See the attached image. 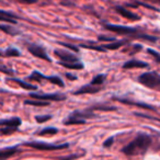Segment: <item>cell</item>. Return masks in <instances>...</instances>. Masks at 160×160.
I'll return each instance as SVG.
<instances>
[{"label": "cell", "instance_id": "cell-20", "mask_svg": "<svg viewBox=\"0 0 160 160\" xmlns=\"http://www.w3.org/2000/svg\"><path fill=\"white\" fill-rule=\"evenodd\" d=\"M24 104H28V105H34V107H47L49 105V102L47 101H41V100H25L24 101Z\"/></svg>", "mask_w": 160, "mask_h": 160}, {"label": "cell", "instance_id": "cell-12", "mask_svg": "<svg viewBox=\"0 0 160 160\" xmlns=\"http://www.w3.org/2000/svg\"><path fill=\"white\" fill-rule=\"evenodd\" d=\"M147 67H148L147 62H144L138 59H131V60H128V62H124L122 68L123 69H135V68H147Z\"/></svg>", "mask_w": 160, "mask_h": 160}, {"label": "cell", "instance_id": "cell-7", "mask_svg": "<svg viewBox=\"0 0 160 160\" xmlns=\"http://www.w3.org/2000/svg\"><path fill=\"white\" fill-rule=\"evenodd\" d=\"M54 54H55V56L58 59H60V62H78L80 60L78 56L66 51V49H55Z\"/></svg>", "mask_w": 160, "mask_h": 160}, {"label": "cell", "instance_id": "cell-36", "mask_svg": "<svg viewBox=\"0 0 160 160\" xmlns=\"http://www.w3.org/2000/svg\"><path fill=\"white\" fill-rule=\"evenodd\" d=\"M22 3H27V5H31V3H35L38 0H18Z\"/></svg>", "mask_w": 160, "mask_h": 160}, {"label": "cell", "instance_id": "cell-40", "mask_svg": "<svg viewBox=\"0 0 160 160\" xmlns=\"http://www.w3.org/2000/svg\"><path fill=\"white\" fill-rule=\"evenodd\" d=\"M1 55H2V54H1V52H0V56H1Z\"/></svg>", "mask_w": 160, "mask_h": 160}, {"label": "cell", "instance_id": "cell-24", "mask_svg": "<svg viewBox=\"0 0 160 160\" xmlns=\"http://www.w3.org/2000/svg\"><path fill=\"white\" fill-rule=\"evenodd\" d=\"M58 133V129L55 127H46V128H43L41 132H38V135L40 136H46V135H55Z\"/></svg>", "mask_w": 160, "mask_h": 160}, {"label": "cell", "instance_id": "cell-1", "mask_svg": "<svg viewBox=\"0 0 160 160\" xmlns=\"http://www.w3.org/2000/svg\"><path fill=\"white\" fill-rule=\"evenodd\" d=\"M151 144V138L149 135L140 133L122 149L126 156H140L144 155Z\"/></svg>", "mask_w": 160, "mask_h": 160}, {"label": "cell", "instance_id": "cell-13", "mask_svg": "<svg viewBox=\"0 0 160 160\" xmlns=\"http://www.w3.org/2000/svg\"><path fill=\"white\" fill-rule=\"evenodd\" d=\"M21 125V120L19 118H12L9 120L0 121V126L2 127H10V128L18 129V127Z\"/></svg>", "mask_w": 160, "mask_h": 160}, {"label": "cell", "instance_id": "cell-26", "mask_svg": "<svg viewBox=\"0 0 160 160\" xmlns=\"http://www.w3.org/2000/svg\"><path fill=\"white\" fill-rule=\"evenodd\" d=\"M59 45H62V46L66 47V48H69L71 49L72 52H75V53H78L79 52V47L76 46L75 44H71V43H66V42H57Z\"/></svg>", "mask_w": 160, "mask_h": 160}, {"label": "cell", "instance_id": "cell-4", "mask_svg": "<svg viewBox=\"0 0 160 160\" xmlns=\"http://www.w3.org/2000/svg\"><path fill=\"white\" fill-rule=\"evenodd\" d=\"M138 82L149 89L160 91V75L156 71H147L138 77Z\"/></svg>", "mask_w": 160, "mask_h": 160}, {"label": "cell", "instance_id": "cell-34", "mask_svg": "<svg viewBox=\"0 0 160 160\" xmlns=\"http://www.w3.org/2000/svg\"><path fill=\"white\" fill-rule=\"evenodd\" d=\"M0 71L7 73V75H13V70L12 69L7 68V67H3V66H0Z\"/></svg>", "mask_w": 160, "mask_h": 160}, {"label": "cell", "instance_id": "cell-22", "mask_svg": "<svg viewBox=\"0 0 160 160\" xmlns=\"http://www.w3.org/2000/svg\"><path fill=\"white\" fill-rule=\"evenodd\" d=\"M46 80L49 81L53 85H56L58 87H64V81L62 80V78H59L58 76H51V77H46Z\"/></svg>", "mask_w": 160, "mask_h": 160}, {"label": "cell", "instance_id": "cell-23", "mask_svg": "<svg viewBox=\"0 0 160 160\" xmlns=\"http://www.w3.org/2000/svg\"><path fill=\"white\" fill-rule=\"evenodd\" d=\"M10 80H12V81H14V82H17L19 86H21V87L24 88V89H27V90H35V89H36L35 86L30 85V83H27V82H24V81H22V80L14 79V78H10Z\"/></svg>", "mask_w": 160, "mask_h": 160}, {"label": "cell", "instance_id": "cell-28", "mask_svg": "<svg viewBox=\"0 0 160 160\" xmlns=\"http://www.w3.org/2000/svg\"><path fill=\"white\" fill-rule=\"evenodd\" d=\"M147 52H148L149 55H151L153 58H155L156 62L160 64V54L158 53V52H156L155 49H151V48H148V49H147Z\"/></svg>", "mask_w": 160, "mask_h": 160}, {"label": "cell", "instance_id": "cell-25", "mask_svg": "<svg viewBox=\"0 0 160 160\" xmlns=\"http://www.w3.org/2000/svg\"><path fill=\"white\" fill-rule=\"evenodd\" d=\"M105 80V75H97L90 83L93 86H102Z\"/></svg>", "mask_w": 160, "mask_h": 160}, {"label": "cell", "instance_id": "cell-21", "mask_svg": "<svg viewBox=\"0 0 160 160\" xmlns=\"http://www.w3.org/2000/svg\"><path fill=\"white\" fill-rule=\"evenodd\" d=\"M29 80L41 82V81H43V80H46V76H44L43 73L38 72V71H33V72L29 76Z\"/></svg>", "mask_w": 160, "mask_h": 160}, {"label": "cell", "instance_id": "cell-35", "mask_svg": "<svg viewBox=\"0 0 160 160\" xmlns=\"http://www.w3.org/2000/svg\"><path fill=\"white\" fill-rule=\"evenodd\" d=\"M113 142H114V138L110 137L109 139H107L104 142H103V147H105V148H108V147H111L112 144H113Z\"/></svg>", "mask_w": 160, "mask_h": 160}, {"label": "cell", "instance_id": "cell-29", "mask_svg": "<svg viewBox=\"0 0 160 160\" xmlns=\"http://www.w3.org/2000/svg\"><path fill=\"white\" fill-rule=\"evenodd\" d=\"M0 21H5V22H8L10 24H17L16 19H11L7 16H0Z\"/></svg>", "mask_w": 160, "mask_h": 160}, {"label": "cell", "instance_id": "cell-17", "mask_svg": "<svg viewBox=\"0 0 160 160\" xmlns=\"http://www.w3.org/2000/svg\"><path fill=\"white\" fill-rule=\"evenodd\" d=\"M59 65L67 69H72V70H80V69L83 68V64L82 62H59Z\"/></svg>", "mask_w": 160, "mask_h": 160}, {"label": "cell", "instance_id": "cell-6", "mask_svg": "<svg viewBox=\"0 0 160 160\" xmlns=\"http://www.w3.org/2000/svg\"><path fill=\"white\" fill-rule=\"evenodd\" d=\"M30 97L34 100L41 101H64L67 97L62 93H30Z\"/></svg>", "mask_w": 160, "mask_h": 160}, {"label": "cell", "instance_id": "cell-32", "mask_svg": "<svg viewBox=\"0 0 160 160\" xmlns=\"http://www.w3.org/2000/svg\"><path fill=\"white\" fill-rule=\"evenodd\" d=\"M0 16H7V17H9V18H11V19H18V17L16 16V14H13V13H11V12H7V11H3V10H0Z\"/></svg>", "mask_w": 160, "mask_h": 160}, {"label": "cell", "instance_id": "cell-19", "mask_svg": "<svg viewBox=\"0 0 160 160\" xmlns=\"http://www.w3.org/2000/svg\"><path fill=\"white\" fill-rule=\"evenodd\" d=\"M91 111H115L116 108L115 107H109V105H103V104H94L92 107L89 108Z\"/></svg>", "mask_w": 160, "mask_h": 160}, {"label": "cell", "instance_id": "cell-18", "mask_svg": "<svg viewBox=\"0 0 160 160\" xmlns=\"http://www.w3.org/2000/svg\"><path fill=\"white\" fill-rule=\"evenodd\" d=\"M80 47H83V48H88V49H93V51L97 52H102V53H105L107 49L103 48L102 45H97L96 43H91V44H79Z\"/></svg>", "mask_w": 160, "mask_h": 160}, {"label": "cell", "instance_id": "cell-14", "mask_svg": "<svg viewBox=\"0 0 160 160\" xmlns=\"http://www.w3.org/2000/svg\"><path fill=\"white\" fill-rule=\"evenodd\" d=\"M18 148L17 147H10V148H5V149H0V160H6L8 158L14 156L18 152Z\"/></svg>", "mask_w": 160, "mask_h": 160}, {"label": "cell", "instance_id": "cell-33", "mask_svg": "<svg viewBox=\"0 0 160 160\" xmlns=\"http://www.w3.org/2000/svg\"><path fill=\"white\" fill-rule=\"evenodd\" d=\"M136 116H139V118H150V120H156L158 122H160V118H153V116H149V115H146V114H142V113H134Z\"/></svg>", "mask_w": 160, "mask_h": 160}, {"label": "cell", "instance_id": "cell-5", "mask_svg": "<svg viewBox=\"0 0 160 160\" xmlns=\"http://www.w3.org/2000/svg\"><path fill=\"white\" fill-rule=\"evenodd\" d=\"M27 146L31 147V148L38 149V150H59V149L68 148V144H62V145H56V144H48V142H27Z\"/></svg>", "mask_w": 160, "mask_h": 160}, {"label": "cell", "instance_id": "cell-15", "mask_svg": "<svg viewBox=\"0 0 160 160\" xmlns=\"http://www.w3.org/2000/svg\"><path fill=\"white\" fill-rule=\"evenodd\" d=\"M128 43V40H121V41H115L114 43H108V44L105 45H102L103 48H105L108 51V49H110V51H115V49H118L120 47H122L123 45L127 44Z\"/></svg>", "mask_w": 160, "mask_h": 160}, {"label": "cell", "instance_id": "cell-16", "mask_svg": "<svg viewBox=\"0 0 160 160\" xmlns=\"http://www.w3.org/2000/svg\"><path fill=\"white\" fill-rule=\"evenodd\" d=\"M0 30L2 32H5L6 34H9V35H18L20 34V31L18 29L13 27V25H8V24H0Z\"/></svg>", "mask_w": 160, "mask_h": 160}, {"label": "cell", "instance_id": "cell-9", "mask_svg": "<svg viewBox=\"0 0 160 160\" xmlns=\"http://www.w3.org/2000/svg\"><path fill=\"white\" fill-rule=\"evenodd\" d=\"M103 89V86H93L91 83L89 85H85L82 87H80L79 89L75 90L72 92L73 96H82V94H93L97 92L101 91Z\"/></svg>", "mask_w": 160, "mask_h": 160}, {"label": "cell", "instance_id": "cell-3", "mask_svg": "<svg viewBox=\"0 0 160 160\" xmlns=\"http://www.w3.org/2000/svg\"><path fill=\"white\" fill-rule=\"evenodd\" d=\"M96 118V114L93 113V111L88 108L86 110H82V111H73L71 112L70 114L68 115V118L64 120V125H78V124H85L87 123L86 121L88 118Z\"/></svg>", "mask_w": 160, "mask_h": 160}, {"label": "cell", "instance_id": "cell-39", "mask_svg": "<svg viewBox=\"0 0 160 160\" xmlns=\"http://www.w3.org/2000/svg\"><path fill=\"white\" fill-rule=\"evenodd\" d=\"M78 156H70V157H62L60 158V160H70V159H75V158H77Z\"/></svg>", "mask_w": 160, "mask_h": 160}, {"label": "cell", "instance_id": "cell-38", "mask_svg": "<svg viewBox=\"0 0 160 160\" xmlns=\"http://www.w3.org/2000/svg\"><path fill=\"white\" fill-rule=\"evenodd\" d=\"M66 77L68 78L69 80H77V79H78V78H77V76L70 75V73H68V72L66 73Z\"/></svg>", "mask_w": 160, "mask_h": 160}, {"label": "cell", "instance_id": "cell-11", "mask_svg": "<svg viewBox=\"0 0 160 160\" xmlns=\"http://www.w3.org/2000/svg\"><path fill=\"white\" fill-rule=\"evenodd\" d=\"M114 10H115L118 14H121L122 17H124L125 19H128V20L139 21L140 19H142L138 14L134 13V12L129 11L128 9H126V8H124V7H121V6H116V7H114Z\"/></svg>", "mask_w": 160, "mask_h": 160}, {"label": "cell", "instance_id": "cell-10", "mask_svg": "<svg viewBox=\"0 0 160 160\" xmlns=\"http://www.w3.org/2000/svg\"><path fill=\"white\" fill-rule=\"evenodd\" d=\"M116 101L121 103H124V104H128V105H134V107H138L142 108L145 110H150V111H156V108L152 105L148 104V103H144V102H137V101H133L129 100V99H122V98H114Z\"/></svg>", "mask_w": 160, "mask_h": 160}, {"label": "cell", "instance_id": "cell-8", "mask_svg": "<svg viewBox=\"0 0 160 160\" xmlns=\"http://www.w3.org/2000/svg\"><path fill=\"white\" fill-rule=\"evenodd\" d=\"M28 51H29L33 56H35V57L41 58V59H44V60H46V62H52V59L49 58V56L47 55L45 48L41 46V45L30 44L29 46H28Z\"/></svg>", "mask_w": 160, "mask_h": 160}, {"label": "cell", "instance_id": "cell-37", "mask_svg": "<svg viewBox=\"0 0 160 160\" xmlns=\"http://www.w3.org/2000/svg\"><path fill=\"white\" fill-rule=\"evenodd\" d=\"M142 47V45H135V46L133 47V53H138V51H140Z\"/></svg>", "mask_w": 160, "mask_h": 160}, {"label": "cell", "instance_id": "cell-2", "mask_svg": "<svg viewBox=\"0 0 160 160\" xmlns=\"http://www.w3.org/2000/svg\"><path fill=\"white\" fill-rule=\"evenodd\" d=\"M104 29L109 30V31L113 32V33L120 34V35H125V36H127V38H137V40H145V41H149V42H157L158 41V38H156V36L149 35V34H146V33H142V32L138 31L137 29L124 27V25L105 23Z\"/></svg>", "mask_w": 160, "mask_h": 160}, {"label": "cell", "instance_id": "cell-31", "mask_svg": "<svg viewBox=\"0 0 160 160\" xmlns=\"http://www.w3.org/2000/svg\"><path fill=\"white\" fill-rule=\"evenodd\" d=\"M98 41H100V42H115L116 38H110V36L100 35L98 38Z\"/></svg>", "mask_w": 160, "mask_h": 160}, {"label": "cell", "instance_id": "cell-27", "mask_svg": "<svg viewBox=\"0 0 160 160\" xmlns=\"http://www.w3.org/2000/svg\"><path fill=\"white\" fill-rule=\"evenodd\" d=\"M5 55L9 56V57H18V56H20L21 54L17 48H8L7 51H6Z\"/></svg>", "mask_w": 160, "mask_h": 160}, {"label": "cell", "instance_id": "cell-30", "mask_svg": "<svg viewBox=\"0 0 160 160\" xmlns=\"http://www.w3.org/2000/svg\"><path fill=\"white\" fill-rule=\"evenodd\" d=\"M52 116L51 115H41V116H36L35 120L38 123H44V122H47L48 120H51Z\"/></svg>", "mask_w": 160, "mask_h": 160}]
</instances>
